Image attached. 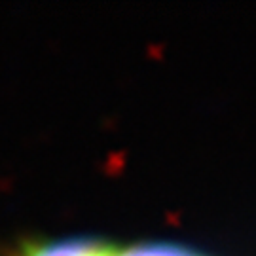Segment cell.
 <instances>
[{
  "label": "cell",
  "mask_w": 256,
  "mask_h": 256,
  "mask_svg": "<svg viewBox=\"0 0 256 256\" xmlns=\"http://www.w3.org/2000/svg\"><path fill=\"white\" fill-rule=\"evenodd\" d=\"M16 256H202L192 248L173 243H138L122 245L95 236L27 241L18 248Z\"/></svg>",
  "instance_id": "6da1fadb"
}]
</instances>
